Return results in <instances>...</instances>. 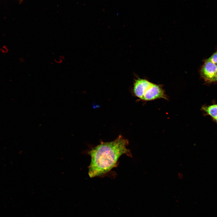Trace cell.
<instances>
[{
	"instance_id": "1",
	"label": "cell",
	"mask_w": 217,
	"mask_h": 217,
	"mask_svg": "<svg viewBox=\"0 0 217 217\" xmlns=\"http://www.w3.org/2000/svg\"><path fill=\"white\" fill-rule=\"evenodd\" d=\"M128 140L121 135L109 142H101L88 152L91 162L88 174L91 178L99 176L115 167L120 157L125 154L132 157L127 146Z\"/></svg>"
},
{
	"instance_id": "2",
	"label": "cell",
	"mask_w": 217,
	"mask_h": 217,
	"mask_svg": "<svg viewBox=\"0 0 217 217\" xmlns=\"http://www.w3.org/2000/svg\"><path fill=\"white\" fill-rule=\"evenodd\" d=\"M133 92L136 96L145 101L167 98L161 86L145 79L138 78L135 80Z\"/></svg>"
},
{
	"instance_id": "3",
	"label": "cell",
	"mask_w": 217,
	"mask_h": 217,
	"mask_svg": "<svg viewBox=\"0 0 217 217\" xmlns=\"http://www.w3.org/2000/svg\"><path fill=\"white\" fill-rule=\"evenodd\" d=\"M217 65L207 59L205 62L201 70V74L206 81L212 82L215 75Z\"/></svg>"
},
{
	"instance_id": "4",
	"label": "cell",
	"mask_w": 217,
	"mask_h": 217,
	"mask_svg": "<svg viewBox=\"0 0 217 217\" xmlns=\"http://www.w3.org/2000/svg\"><path fill=\"white\" fill-rule=\"evenodd\" d=\"M202 109L206 113L211 116L214 120L217 118V104L203 106Z\"/></svg>"
},
{
	"instance_id": "5",
	"label": "cell",
	"mask_w": 217,
	"mask_h": 217,
	"mask_svg": "<svg viewBox=\"0 0 217 217\" xmlns=\"http://www.w3.org/2000/svg\"><path fill=\"white\" fill-rule=\"evenodd\" d=\"M207 59L216 64H217V51Z\"/></svg>"
},
{
	"instance_id": "6",
	"label": "cell",
	"mask_w": 217,
	"mask_h": 217,
	"mask_svg": "<svg viewBox=\"0 0 217 217\" xmlns=\"http://www.w3.org/2000/svg\"><path fill=\"white\" fill-rule=\"evenodd\" d=\"M217 81V65L216 66V71L215 75L213 78L212 82H215Z\"/></svg>"
},
{
	"instance_id": "7",
	"label": "cell",
	"mask_w": 217,
	"mask_h": 217,
	"mask_svg": "<svg viewBox=\"0 0 217 217\" xmlns=\"http://www.w3.org/2000/svg\"><path fill=\"white\" fill-rule=\"evenodd\" d=\"M178 177L179 179H181L183 178V175L181 173L179 172L178 173Z\"/></svg>"
},
{
	"instance_id": "8",
	"label": "cell",
	"mask_w": 217,
	"mask_h": 217,
	"mask_svg": "<svg viewBox=\"0 0 217 217\" xmlns=\"http://www.w3.org/2000/svg\"><path fill=\"white\" fill-rule=\"evenodd\" d=\"M215 120L217 122V118L215 119Z\"/></svg>"
},
{
	"instance_id": "9",
	"label": "cell",
	"mask_w": 217,
	"mask_h": 217,
	"mask_svg": "<svg viewBox=\"0 0 217 217\" xmlns=\"http://www.w3.org/2000/svg\"><path fill=\"white\" fill-rule=\"evenodd\" d=\"M20 0L21 1L22 0Z\"/></svg>"
}]
</instances>
